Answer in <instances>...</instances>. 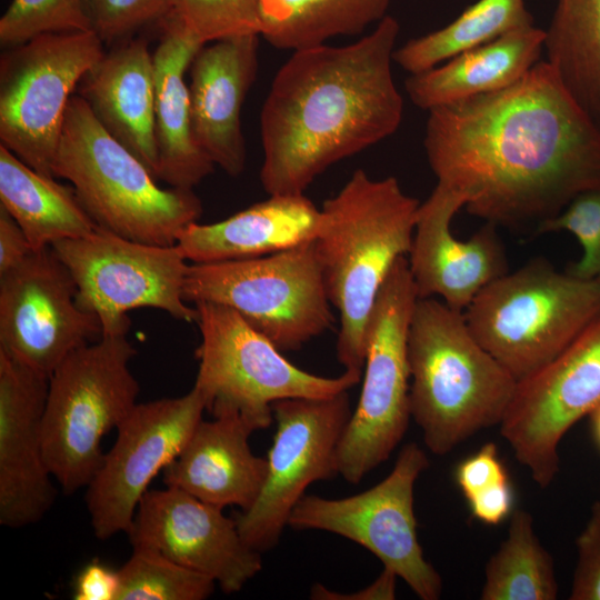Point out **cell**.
I'll return each mask as SVG.
<instances>
[{"instance_id": "1", "label": "cell", "mask_w": 600, "mask_h": 600, "mask_svg": "<svg viewBox=\"0 0 600 600\" xmlns=\"http://www.w3.org/2000/svg\"><path fill=\"white\" fill-rule=\"evenodd\" d=\"M423 147L437 183L496 226L536 228L600 186V130L547 60L508 88L429 110Z\"/></svg>"}, {"instance_id": "2", "label": "cell", "mask_w": 600, "mask_h": 600, "mask_svg": "<svg viewBox=\"0 0 600 600\" xmlns=\"http://www.w3.org/2000/svg\"><path fill=\"white\" fill-rule=\"evenodd\" d=\"M399 32L388 14L352 43L292 51L260 114V181L269 196L303 194L329 167L399 129L403 99L392 74Z\"/></svg>"}, {"instance_id": "3", "label": "cell", "mask_w": 600, "mask_h": 600, "mask_svg": "<svg viewBox=\"0 0 600 600\" xmlns=\"http://www.w3.org/2000/svg\"><path fill=\"white\" fill-rule=\"evenodd\" d=\"M420 202L394 177L356 170L320 209L313 243L329 300L339 312L337 358L362 376L366 327L396 262L408 257Z\"/></svg>"}, {"instance_id": "4", "label": "cell", "mask_w": 600, "mask_h": 600, "mask_svg": "<svg viewBox=\"0 0 600 600\" xmlns=\"http://www.w3.org/2000/svg\"><path fill=\"white\" fill-rule=\"evenodd\" d=\"M410 412L426 447L446 456L500 426L518 381L476 339L463 311L417 300L408 337Z\"/></svg>"}, {"instance_id": "5", "label": "cell", "mask_w": 600, "mask_h": 600, "mask_svg": "<svg viewBox=\"0 0 600 600\" xmlns=\"http://www.w3.org/2000/svg\"><path fill=\"white\" fill-rule=\"evenodd\" d=\"M100 228L129 240L177 244L179 233L202 214L193 189H163L153 173L97 120L79 94L69 101L53 161Z\"/></svg>"}, {"instance_id": "6", "label": "cell", "mask_w": 600, "mask_h": 600, "mask_svg": "<svg viewBox=\"0 0 600 600\" xmlns=\"http://www.w3.org/2000/svg\"><path fill=\"white\" fill-rule=\"evenodd\" d=\"M463 314L479 343L520 381L600 316V279L559 271L536 258L483 288Z\"/></svg>"}, {"instance_id": "7", "label": "cell", "mask_w": 600, "mask_h": 600, "mask_svg": "<svg viewBox=\"0 0 600 600\" xmlns=\"http://www.w3.org/2000/svg\"><path fill=\"white\" fill-rule=\"evenodd\" d=\"M127 334H103L69 353L49 376L42 416L48 468L64 493L87 487L104 453L103 437L138 403Z\"/></svg>"}, {"instance_id": "8", "label": "cell", "mask_w": 600, "mask_h": 600, "mask_svg": "<svg viewBox=\"0 0 600 600\" xmlns=\"http://www.w3.org/2000/svg\"><path fill=\"white\" fill-rule=\"evenodd\" d=\"M194 307L201 340L193 386L212 416L237 412L254 431L266 429L273 420V402L332 397L362 378L348 371L334 378L304 371L231 308L213 302Z\"/></svg>"}, {"instance_id": "9", "label": "cell", "mask_w": 600, "mask_h": 600, "mask_svg": "<svg viewBox=\"0 0 600 600\" xmlns=\"http://www.w3.org/2000/svg\"><path fill=\"white\" fill-rule=\"evenodd\" d=\"M183 298L231 308L282 352L333 323L313 240L252 259L189 264Z\"/></svg>"}, {"instance_id": "10", "label": "cell", "mask_w": 600, "mask_h": 600, "mask_svg": "<svg viewBox=\"0 0 600 600\" xmlns=\"http://www.w3.org/2000/svg\"><path fill=\"white\" fill-rule=\"evenodd\" d=\"M418 294L400 258L383 282L366 327L361 393L338 448V472L359 483L403 439L411 419L408 337Z\"/></svg>"}, {"instance_id": "11", "label": "cell", "mask_w": 600, "mask_h": 600, "mask_svg": "<svg viewBox=\"0 0 600 600\" xmlns=\"http://www.w3.org/2000/svg\"><path fill=\"white\" fill-rule=\"evenodd\" d=\"M103 44L92 30L52 32L1 56L0 141L36 171L54 177L69 101L104 56Z\"/></svg>"}, {"instance_id": "12", "label": "cell", "mask_w": 600, "mask_h": 600, "mask_svg": "<svg viewBox=\"0 0 600 600\" xmlns=\"http://www.w3.org/2000/svg\"><path fill=\"white\" fill-rule=\"evenodd\" d=\"M51 248L74 279L79 307L99 319L102 336L127 334L128 312L140 308L196 322L197 309L183 298L189 264L178 244L142 243L97 227Z\"/></svg>"}, {"instance_id": "13", "label": "cell", "mask_w": 600, "mask_h": 600, "mask_svg": "<svg viewBox=\"0 0 600 600\" xmlns=\"http://www.w3.org/2000/svg\"><path fill=\"white\" fill-rule=\"evenodd\" d=\"M428 466L423 449L414 442L407 443L382 481L346 498L304 494L292 510L288 526L349 539L372 552L420 599L438 600L442 578L424 558L413 509L414 484Z\"/></svg>"}, {"instance_id": "14", "label": "cell", "mask_w": 600, "mask_h": 600, "mask_svg": "<svg viewBox=\"0 0 600 600\" xmlns=\"http://www.w3.org/2000/svg\"><path fill=\"white\" fill-rule=\"evenodd\" d=\"M272 412L277 428L262 489L248 510L233 517L242 539L260 553L278 544L306 489L339 474L338 448L352 410L343 391L278 400Z\"/></svg>"}, {"instance_id": "15", "label": "cell", "mask_w": 600, "mask_h": 600, "mask_svg": "<svg viewBox=\"0 0 600 600\" xmlns=\"http://www.w3.org/2000/svg\"><path fill=\"white\" fill-rule=\"evenodd\" d=\"M600 406V316L548 364L518 381L500 433L544 489L560 470L564 434Z\"/></svg>"}, {"instance_id": "16", "label": "cell", "mask_w": 600, "mask_h": 600, "mask_svg": "<svg viewBox=\"0 0 600 600\" xmlns=\"http://www.w3.org/2000/svg\"><path fill=\"white\" fill-rule=\"evenodd\" d=\"M204 410L206 398L193 386L181 397L137 403L117 427L112 448L86 487L98 539L128 532L150 482L180 453Z\"/></svg>"}, {"instance_id": "17", "label": "cell", "mask_w": 600, "mask_h": 600, "mask_svg": "<svg viewBox=\"0 0 600 600\" xmlns=\"http://www.w3.org/2000/svg\"><path fill=\"white\" fill-rule=\"evenodd\" d=\"M101 336L99 319L79 307L74 279L51 247L0 274V351L49 377Z\"/></svg>"}, {"instance_id": "18", "label": "cell", "mask_w": 600, "mask_h": 600, "mask_svg": "<svg viewBox=\"0 0 600 600\" xmlns=\"http://www.w3.org/2000/svg\"><path fill=\"white\" fill-rule=\"evenodd\" d=\"M222 510L178 488L148 490L127 534L132 548L154 551L234 593L262 570V559Z\"/></svg>"}, {"instance_id": "19", "label": "cell", "mask_w": 600, "mask_h": 600, "mask_svg": "<svg viewBox=\"0 0 600 600\" xmlns=\"http://www.w3.org/2000/svg\"><path fill=\"white\" fill-rule=\"evenodd\" d=\"M464 206L459 192L437 183L418 208L407 257L418 298L439 297L459 311L509 271L506 248L494 223L484 222L466 240L453 236L452 219Z\"/></svg>"}, {"instance_id": "20", "label": "cell", "mask_w": 600, "mask_h": 600, "mask_svg": "<svg viewBox=\"0 0 600 600\" xmlns=\"http://www.w3.org/2000/svg\"><path fill=\"white\" fill-rule=\"evenodd\" d=\"M49 377L0 351V524H33L57 489L42 442Z\"/></svg>"}, {"instance_id": "21", "label": "cell", "mask_w": 600, "mask_h": 600, "mask_svg": "<svg viewBox=\"0 0 600 600\" xmlns=\"http://www.w3.org/2000/svg\"><path fill=\"white\" fill-rule=\"evenodd\" d=\"M259 37L250 33L204 44L190 64L194 140L213 164L231 177L241 174L246 167L240 114L257 77Z\"/></svg>"}, {"instance_id": "22", "label": "cell", "mask_w": 600, "mask_h": 600, "mask_svg": "<svg viewBox=\"0 0 600 600\" xmlns=\"http://www.w3.org/2000/svg\"><path fill=\"white\" fill-rule=\"evenodd\" d=\"M253 428L237 412L201 420L180 453L164 468L166 487L181 489L209 504L248 510L267 474V459L249 444Z\"/></svg>"}, {"instance_id": "23", "label": "cell", "mask_w": 600, "mask_h": 600, "mask_svg": "<svg viewBox=\"0 0 600 600\" xmlns=\"http://www.w3.org/2000/svg\"><path fill=\"white\" fill-rule=\"evenodd\" d=\"M154 88L148 42L130 38L104 53L81 80L78 94L103 128L157 178Z\"/></svg>"}, {"instance_id": "24", "label": "cell", "mask_w": 600, "mask_h": 600, "mask_svg": "<svg viewBox=\"0 0 600 600\" xmlns=\"http://www.w3.org/2000/svg\"><path fill=\"white\" fill-rule=\"evenodd\" d=\"M319 219L304 194H272L224 220L190 223L177 244L192 263L252 259L314 240Z\"/></svg>"}, {"instance_id": "25", "label": "cell", "mask_w": 600, "mask_h": 600, "mask_svg": "<svg viewBox=\"0 0 600 600\" xmlns=\"http://www.w3.org/2000/svg\"><path fill=\"white\" fill-rule=\"evenodd\" d=\"M163 34L153 53L157 178L174 188L193 189L214 164L194 140L184 73L204 46L174 17L160 23Z\"/></svg>"}, {"instance_id": "26", "label": "cell", "mask_w": 600, "mask_h": 600, "mask_svg": "<svg viewBox=\"0 0 600 600\" xmlns=\"http://www.w3.org/2000/svg\"><path fill=\"white\" fill-rule=\"evenodd\" d=\"M546 32L536 26L509 32L404 82L411 102L431 110L477 96L499 91L519 81L544 51Z\"/></svg>"}, {"instance_id": "27", "label": "cell", "mask_w": 600, "mask_h": 600, "mask_svg": "<svg viewBox=\"0 0 600 600\" xmlns=\"http://www.w3.org/2000/svg\"><path fill=\"white\" fill-rule=\"evenodd\" d=\"M0 206L18 222L33 250L88 236L98 227L72 186L36 171L2 144Z\"/></svg>"}, {"instance_id": "28", "label": "cell", "mask_w": 600, "mask_h": 600, "mask_svg": "<svg viewBox=\"0 0 600 600\" xmlns=\"http://www.w3.org/2000/svg\"><path fill=\"white\" fill-rule=\"evenodd\" d=\"M544 32L546 60L600 130V0H558Z\"/></svg>"}, {"instance_id": "29", "label": "cell", "mask_w": 600, "mask_h": 600, "mask_svg": "<svg viewBox=\"0 0 600 600\" xmlns=\"http://www.w3.org/2000/svg\"><path fill=\"white\" fill-rule=\"evenodd\" d=\"M392 0H261L260 36L281 50L362 33L387 17Z\"/></svg>"}, {"instance_id": "30", "label": "cell", "mask_w": 600, "mask_h": 600, "mask_svg": "<svg viewBox=\"0 0 600 600\" xmlns=\"http://www.w3.org/2000/svg\"><path fill=\"white\" fill-rule=\"evenodd\" d=\"M531 26L534 20L524 0H478L443 28L396 48L393 62L410 74L419 73L460 52Z\"/></svg>"}, {"instance_id": "31", "label": "cell", "mask_w": 600, "mask_h": 600, "mask_svg": "<svg viewBox=\"0 0 600 600\" xmlns=\"http://www.w3.org/2000/svg\"><path fill=\"white\" fill-rule=\"evenodd\" d=\"M559 586L554 562L540 542L533 517L513 509L507 538L489 558L481 600H554Z\"/></svg>"}, {"instance_id": "32", "label": "cell", "mask_w": 600, "mask_h": 600, "mask_svg": "<svg viewBox=\"0 0 600 600\" xmlns=\"http://www.w3.org/2000/svg\"><path fill=\"white\" fill-rule=\"evenodd\" d=\"M118 572L117 600H203L217 584L209 577L142 548H133Z\"/></svg>"}, {"instance_id": "33", "label": "cell", "mask_w": 600, "mask_h": 600, "mask_svg": "<svg viewBox=\"0 0 600 600\" xmlns=\"http://www.w3.org/2000/svg\"><path fill=\"white\" fill-rule=\"evenodd\" d=\"M91 30L83 0H12L0 19L4 48L44 33Z\"/></svg>"}, {"instance_id": "34", "label": "cell", "mask_w": 600, "mask_h": 600, "mask_svg": "<svg viewBox=\"0 0 600 600\" xmlns=\"http://www.w3.org/2000/svg\"><path fill=\"white\" fill-rule=\"evenodd\" d=\"M261 0H173L174 17L201 43L260 34Z\"/></svg>"}, {"instance_id": "35", "label": "cell", "mask_w": 600, "mask_h": 600, "mask_svg": "<svg viewBox=\"0 0 600 600\" xmlns=\"http://www.w3.org/2000/svg\"><path fill=\"white\" fill-rule=\"evenodd\" d=\"M566 231L581 246V257L567 271L584 279H600V186L576 196L557 216L538 223L534 234Z\"/></svg>"}, {"instance_id": "36", "label": "cell", "mask_w": 600, "mask_h": 600, "mask_svg": "<svg viewBox=\"0 0 600 600\" xmlns=\"http://www.w3.org/2000/svg\"><path fill=\"white\" fill-rule=\"evenodd\" d=\"M91 30L103 43L122 42L140 29L161 23L173 0H83Z\"/></svg>"}, {"instance_id": "37", "label": "cell", "mask_w": 600, "mask_h": 600, "mask_svg": "<svg viewBox=\"0 0 600 600\" xmlns=\"http://www.w3.org/2000/svg\"><path fill=\"white\" fill-rule=\"evenodd\" d=\"M577 563L570 600H600V501L590 509L589 519L576 540Z\"/></svg>"}, {"instance_id": "38", "label": "cell", "mask_w": 600, "mask_h": 600, "mask_svg": "<svg viewBox=\"0 0 600 600\" xmlns=\"http://www.w3.org/2000/svg\"><path fill=\"white\" fill-rule=\"evenodd\" d=\"M454 480L467 499L482 490L510 481V478L497 444L486 442L458 463Z\"/></svg>"}, {"instance_id": "39", "label": "cell", "mask_w": 600, "mask_h": 600, "mask_svg": "<svg viewBox=\"0 0 600 600\" xmlns=\"http://www.w3.org/2000/svg\"><path fill=\"white\" fill-rule=\"evenodd\" d=\"M119 588L118 570L93 560L77 574L73 598L76 600H117Z\"/></svg>"}, {"instance_id": "40", "label": "cell", "mask_w": 600, "mask_h": 600, "mask_svg": "<svg viewBox=\"0 0 600 600\" xmlns=\"http://www.w3.org/2000/svg\"><path fill=\"white\" fill-rule=\"evenodd\" d=\"M471 516L487 526H498L513 511L510 481L482 490L466 499Z\"/></svg>"}, {"instance_id": "41", "label": "cell", "mask_w": 600, "mask_h": 600, "mask_svg": "<svg viewBox=\"0 0 600 600\" xmlns=\"http://www.w3.org/2000/svg\"><path fill=\"white\" fill-rule=\"evenodd\" d=\"M32 251L21 227L0 206V274L18 267Z\"/></svg>"}, {"instance_id": "42", "label": "cell", "mask_w": 600, "mask_h": 600, "mask_svg": "<svg viewBox=\"0 0 600 600\" xmlns=\"http://www.w3.org/2000/svg\"><path fill=\"white\" fill-rule=\"evenodd\" d=\"M398 578L394 571L383 567L378 578L360 590L343 593L316 583L310 590V598L313 600H393Z\"/></svg>"}, {"instance_id": "43", "label": "cell", "mask_w": 600, "mask_h": 600, "mask_svg": "<svg viewBox=\"0 0 600 600\" xmlns=\"http://www.w3.org/2000/svg\"><path fill=\"white\" fill-rule=\"evenodd\" d=\"M589 419L593 439L600 449V406L590 413Z\"/></svg>"}]
</instances>
